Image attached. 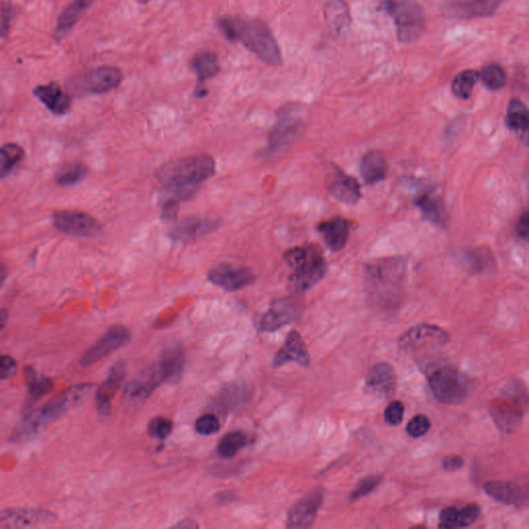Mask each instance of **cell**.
<instances>
[{"instance_id": "cell-1", "label": "cell", "mask_w": 529, "mask_h": 529, "mask_svg": "<svg viewBox=\"0 0 529 529\" xmlns=\"http://www.w3.org/2000/svg\"><path fill=\"white\" fill-rule=\"evenodd\" d=\"M215 173V161L211 155H192L163 165L157 171L159 183L170 194L169 198L188 200L197 192L200 184Z\"/></svg>"}, {"instance_id": "cell-2", "label": "cell", "mask_w": 529, "mask_h": 529, "mask_svg": "<svg viewBox=\"0 0 529 529\" xmlns=\"http://www.w3.org/2000/svg\"><path fill=\"white\" fill-rule=\"evenodd\" d=\"M223 34L231 41H240L259 59L269 66H280L281 51L271 29L260 19L223 17L217 22Z\"/></svg>"}, {"instance_id": "cell-3", "label": "cell", "mask_w": 529, "mask_h": 529, "mask_svg": "<svg viewBox=\"0 0 529 529\" xmlns=\"http://www.w3.org/2000/svg\"><path fill=\"white\" fill-rule=\"evenodd\" d=\"M365 271L368 294L373 302L381 307L395 306L406 272L404 261L397 258L375 261Z\"/></svg>"}, {"instance_id": "cell-4", "label": "cell", "mask_w": 529, "mask_h": 529, "mask_svg": "<svg viewBox=\"0 0 529 529\" xmlns=\"http://www.w3.org/2000/svg\"><path fill=\"white\" fill-rule=\"evenodd\" d=\"M286 264L292 269L288 278V288L294 294H301L317 284L327 271V265L317 246H299L286 252Z\"/></svg>"}, {"instance_id": "cell-5", "label": "cell", "mask_w": 529, "mask_h": 529, "mask_svg": "<svg viewBox=\"0 0 529 529\" xmlns=\"http://www.w3.org/2000/svg\"><path fill=\"white\" fill-rule=\"evenodd\" d=\"M528 402V391L523 383L511 381L501 390V396L491 401L489 412L499 430L511 435L519 428Z\"/></svg>"}, {"instance_id": "cell-6", "label": "cell", "mask_w": 529, "mask_h": 529, "mask_svg": "<svg viewBox=\"0 0 529 529\" xmlns=\"http://www.w3.org/2000/svg\"><path fill=\"white\" fill-rule=\"evenodd\" d=\"M84 388L85 386H81L80 388L68 390L61 395L50 400L45 406L25 416L12 430L10 441L18 443H25L37 437L50 423L57 420L68 410L72 401L77 398L74 395Z\"/></svg>"}, {"instance_id": "cell-7", "label": "cell", "mask_w": 529, "mask_h": 529, "mask_svg": "<svg viewBox=\"0 0 529 529\" xmlns=\"http://www.w3.org/2000/svg\"><path fill=\"white\" fill-rule=\"evenodd\" d=\"M379 8L391 14L401 43H412L424 32V12L416 0H381Z\"/></svg>"}, {"instance_id": "cell-8", "label": "cell", "mask_w": 529, "mask_h": 529, "mask_svg": "<svg viewBox=\"0 0 529 529\" xmlns=\"http://www.w3.org/2000/svg\"><path fill=\"white\" fill-rule=\"evenodd\" d=\"M429 387L435 397L447 406L461 404L470 392V379L452 366H441L428 377Z\"/></svg>"}, {"instance_id": "cell-9", "label": "cell", "mask_w": 529, "mask_h": 529, "mask_svg": "<svg viewBox=\"0 0 529 529\" xmlns=\"http://www.w3.org/2000/svg\"><path fill=\"white\" fill-rule=\"evenodd\" d=\"M53 225L61 233L76 237L97 236L103 230L92 215L78 210L57 211L53 214Z\"/></svg>"}, {"instance_id": "cell-10", "label": "cell", "mask_w": 529, "mask_h": 529, "mask_svg": "<svg viewBox=\"0 0 529 529\" xmlns=\"http://www.w3.org/2000/svg\"><path fill=\"white\" fill-rule=\"evenodd\" d=\"M130 338L132 334L128 328L122 325L113 326L83 354L80 364L83 367L94 365L112 352L126 346L130 341Z\"/></svg>"}, {"instance_id": "cell-11", "label": "cell", "mask_w": 529, "mask_h": 529, "mask_svg": "<svg viewBox=\"0 0 529 529\" xmlns=\"http://www.w3.org/2000/svg\"><path fill=\"white\" fill-rule=\"evenodd\" d=\"M449 334L437 326H415L400 336L399 348L402 350H417L425 346H443L449 341Z\"/></svg>"}, {"instance_id": "cell-12", "label": "cell", "mask_w": 529, "mask_h": 529, "mask_svg": "<svg viewBox=\"0 0 529 529\" xmlns=\"http://www.w3.org/2000/svg\"><path fill=\"white\" fill-rule=\"evenodd\" d=\"M485 492L499 503L508 506H529V482L491 481L484 486Z\"/></svg>"}, {"instance_id": "cell-13", "label": "cell", "mask_w": 529, "mask_h": 529, "mask_svg": "<svg viewBox=\"0 0 529 529\" xmlns=\"http://www.w3.org/2000/svg\"><path fill=\"white\" fill-rule=\"evenodd\" d=\"M323 491L321 489L309 492L290 509L286 521L288 528H308L312 526L319 508L323 505Z\"/></svg>"}, {"instance_id": "cell-14", "label": "cell", "mask_w": 529, "mask_h": 529, "mask_svg": "<svg viewBox=\"0 0 529 529\" xmlns=\"http://www.w3.org/2000/svg\"><path fill=\"white\" fill-rule=\"evenodd\" d=\"M208 279L227 292H235L252 284L254 275L248 268L221 264L209 271Z\"/></svg>"}, {"instance_id": "cell-15", "label": "cell", "mask_w": 529, "mask_h": 529, "mask_svg": "<svg viewBox=\"0 0 529 529\" xmlns=\"http://www.w3.org/2000/svg\"><path fill=\"white\" fill-rule=\"evenodd\" d=\"M503 0H452L443 6L446 16L456 19L488 17L497 12Z\"/></svg>"}, {"instance_id": "cell-16", "label": "cell", "mask_w": 529, "mask_h": 529, "mask_svg": "<svg viewBox=\"0 0 529 529\" xmlns=\"http://www.w3.org/2000/svg\"><path fill=\"white\" fill-rule=\"evenodd\" d=\"M126 365L122 362L116 363L103 383L95 393V406L101 416L108 417L112 412L111 402L114 396L123 385L126 377Z\"/></svg>"}, {"instance_id": "cell-17", "label": "cell", "mask_w": 529, "mask_h": 529, "mask_svg": "<svg viewBox=\"0 0 529 529\" xmlns=\"http://www.w3.org/2000/svg\"><path fill=\"white\" fill-rule=\"evenodd\" d=\"M163 383H179L186 366V354L183 348L178 342H171L163 348L157 364Z\"/></svg>"}, {"instance_id": "cell-18", "label": "cell", "mask_w": 529, "mask_h": 529, "mask_svg": "<svg viewBox=\"0 0 529 529\" xmlns=\"http://www.w3.org/2000/svg\"><path fill=\"white\" fill-rule=\"evenodd\" d=\"M300 126V116H298L296 109H284V111L280 113L273 132L270 134V152H278L284 149L286 145L294 140Z\"/></svg>"}, {"instance_id": "cell-19", "label": "cell", "mask_w": 529, "mask_h": 529, "mask_svg": "<svg viewBox=\"0 0 529 529\" xmlns=\"http://www.w3.org/2000/svg\"><path fill=\"white\" fill-rule=\"evenodd\" d=\"M163 383V379L157 364L153 365L128 383L124 397L132 403H144L152 392Z\"/></svg>"}, {"instance_id": "cell-20", "label": "cell", "mask_w": 529, "mask_h": 529, "mask_svg": "<svg viewBox=\"0 0 529 529\" xmlns=\"http://www.w3.org/2000/svg\"><path fill=\"white\" fill-rule=\"evenodd\" d=\"M123 79L121 70L115 66H101L91 70L83 79V89L87 92L101 94L116 88Z\"/></svg>"}, {"instance_id": "cell-21", "label": "cell", "mask_w": 529, "mask_h": 529, "mask_svg": "<svg viewBox=\"0 0 529 529\" xmlns=\"http://www.w3.org/2000/svg\"><path fill=\"white\" fill-rule=\"evenodd\" d=\"M55 516L48 511L37 509L4 510L0 517V528H29L50 522Z\"/></svg>"}, {"instance_id": "cell-22", "label": "cell", "mask_w": 529, "mask_h": 529, "mask_svg": "<svg viewBox=\"0 0 529 529\" xmlns=\"http://www.w3.org/2000/svg\"><path fill=\"white\" fill-rule=\"evenodd\" d=\"M328 192L336 200L344 204L355 205L361 198L360 184L354 177L346 175L341 170H333L328 182Z\"/></svg>"}, {"instance_id": "cell-23", "label": "cell", "mask_w": 529, "mask_h": 529, "mask_svg": "<svg viewBox=\"0 0 529 529\" xmlns=\"http://www.w3.org/2000/svg\"><path fill=\"white\" fill-rule=\"evenodd\" d=\"M292 361L298 363L302 367H308L310 364V357H309L306 344L302 336L297 331L288 333L283 346L280 348L274 358L273 365L274 367H280Z\"/></svg>"}, {"instance_id": "cell-24", "label": "cell", "mask_w": 529, "mask_h": 529, "mask_svg": "<svg viewBox=\"0 0 529 529\" xmlns=\"http://www.w3.org/2000/svg\"><path fill=\"white\" fill-rule=\"evenodd\" d=\"M33 94L48 108L54 115L61 116L68 113L72 106V97L62 90L58 83L51 82L39 85L33 90Z\"/></svg>"}, {"instance_id": "cell-25", "label": "cell", "mask_w": 529, "mask_h": 529, "mask_svg": "<svg viewBox=\"0 0 529 529\" xmlns=\"http://www.w3.org/2000/svg\"><path fill=\"white\" fill-rule=\"evenodd\" d=\"M217 228V221L207 219H184L170 231L172 239L180 242H192L207 235Z\"/></svg>"}, {"instance_id": "cell-26", "label": "cell", "mask_w": 529, "mask_h": 529, "mask_svg": "<svg viewBox=\"0 0 529 529\" xmlns=\"http://www.w3.org/2000/svg\"><path fill=\"white\" fill-rule=\"evenodd\" d=\"M366 387L377 395H392L396 388V373L389 363L375 365L366 377Z\"/></svg>"}, {"instance_id": "cell-27", "label": "cell", "mask_w": 529, "mask_h": 529, "mask_svg": "<svg viewBox=\"0 0 529 529\" xmlns=\"http://www.w3.org/2000/svg\"><path fill=\"white\" fill-rule=\"evenodd\" d=\"M352 223L342 217H335L323 221L319 226V231L323 235L326 244L332 252H339L346 246L350 237Z\"/></svg>"}, {"instance_id": "cell-28", "label": "cell", "mask_w": 529, "mask_h": 529, "mask_svg": "<svg viewBox=\"0 0 529 529\" xmlns=\"http://www.w3.org/2000/svg\"><path fill=\"white\" fill-rule=\"evenodd\" d=\"M296 311L294 306L286 301H277L266 311L258 321V327L263 332H273L294 321Z\"/></svg>"}, {"instance_id": "cell-29", "label": "cell", "mask_w": 529, "mask_h": 529, "mask_svg": "<svg viewBox=\"0 0 529 529\" xmlns=\"http://www.w3.org/2000/svg\"><path fill=\"white\" fill-rule=\"evenodd\" d=\"M481 509L476 503H470L461 509L456 507L445 508L439 514V528H468L476 522L480 516Z\"/></svg>"}, {"instance_id": "cell-30", "label": "cell", "mask_w": 529, "mask_h": 529, "mask_svg": "<svg viewBox=\"0 0 529 529\" xmlns=\"http://www.w3.org/2000/svg\"><path fill=\"white\" fill-rule=\"evenodd\" d=\"M326 23L332 32L343 35L350 30L352 14L350 8L343 0H329L323 8Z\"/></svg>"}, {"instance_id": "cell-31", "label": "cell", "mask_w": 529, "mask_h": 529, "mask_svg": "<svg viewBox=\"0 0 529 529\" xmlns=\"http://www.w3.org/2000/svg\"><path fill=\"white\" fill-rule=\"evenodd\" d=\"M92 2L93 0H74L72 3L66 6V10L58 18L55 31L56 41H61L63 37H66L70 29L86 12Z\"/></svg>"}, {"instance_id": "cell-32", "label": "cell", "mask_w": 529, "mask_h": 529, "mask_svg": "<svg viewBox=\"0 0 529 529\" xmlns=\"http://www.w3.org/2000/svg\"><path fill=\"white\" fill-rule=\"evenodd\" d=\"M361 175L366 183L375 184L383 180L387 174V161L381 151L367 152L361 161Z\"/></svg>"}, {"instance_id": "cell-33", "label": "cell", "mask_w": 529, "mask_h": 529, "mask_svg": "<svg viewBox=\"0 0 529 529\" xmlns=\"http://www.w3.org/2000/svg\"><path fill=\"white\" fill-rule=\"evenodd\" d=\"M506 121L508 126L521 132L522 142L529 146V110L522 101L513 99L508 107Z\"/></svg>"}, {"instance_id": "cell-34", "label": "cell", "mask_w": 529, "mask_h": 529, "mask_svg": "<svg viewBox=\"0 0 529 529\" xmlns=\"http://www.w3.org/2000/svg\"><path fill=\"white\" fill-rule=\"evenodd\" d=\"M190 66L198 77V85H203L205 81L217 76L219 72V58L217 54L210 51L197 54L190 61Z\"/></svg>"}, {"instance_id": "cell-35", "label": "cell", "mask_w": 529, "mask_h": 529, "mask_svg": "<svg viewBox=\"0 0 529 529\" xmlns=\"http://www.w3.org/2000/svg\"><path fill=\"white\" fill-rule=\"evenodd\" d=\"M25 381L28 387V398L27 404L31 406L39 401L43 396L47 395L53 389V383L51 379L46 377H39L35 375V371L31 367H27L24 371Z\"/></svg>"}, {"instance_id": "cell-36", "label": "cell", "mask_w": 529, "mask_h": 529, "mask_svg": "<svg viewBox=\"0 0 529 529\" xmlns=\"http://www.w3.org/2000/svg\"><path fill=\"white\" fill-rule=\"evenodd\" d=\"M248 443V437L242 431L228 433L219 441L217 453L225 459H230L237 455Z\"/></svg>"}, {"instance_id": "cell-37", "label": "cell", "mask_w": 529, "mask_h": 529, "mask_svg": "<svg viewBox=\"0 0 529 529\" xmlns=\"http://www.w3.org/2000/svg\"><path fill=\"white\" fill-rule=\"evenodd\" d=\"M25 151L20 145L14 143H6L1 147L0 152V174L1 178L6 177L12 170L24 159Z\"/></svg>"}, {"instance_id": "cell-38", "label": "cell", "mask_w": 529, "mask_h": 529, "mask_svg": "<svg viewBox=\"0 0 529 529\" xmlns=\"http://www.w3.org/2000/svg\"><path fill=\"white\" fill-rule=\"evenodd\" d=\"M479 78H480V74L477 70H464V72L458 74L454 79L453 83H452V91L459 99H470Z\"/></svg>"}, {"instance_id": "cell-39", "label": "cell", "mask_w": 529, "mask_h": 529, "mask_svg": "<svg viewBox=\"0 0 529 529\" xmlns=\"http://www.w3.org/2000/svg\"><path fill=\"white\" fill-rule=\"evenodd\" d=\"M87 169L82 163H72L66 165L56 173V183L60 186H70L84 179Z\"/></svg>"}, {"instance_id": "cell-40", "label": "cell", "mask_w": 529, "mask_h": 529, "mask_svg": "<svg viewBox=\"0 0 529 529\" xmlns=\"http://www.w3.org/2000/svg\"><path fill=\"white\" fill-rule=\"evenodd\" d=\"M417 206L421 209L424 217L435 223H441L443 221V207L439 199L431 194H425L417 201Z\"/></svg>"}, {"instance_id": "cell-41", "label": "cell", "mask_w": 529, "mask_h": 529, "mask_svg": "<svg viewBox=\"0 0 529 529\" xmlns=\"http://www.w3.org/2000/svg\"><path fill=\"white\" fill-rule=\"evenodd\" d=\"M484 84L491 90H499L505 86L507 76L505 70L499 64H489L481 74Z\"/></svg>"}, {"instance_id": "cell-42", "label": "cell", "mask_w": 529, "mask_h": 529, "mask_svg": "<svg viewBox=\"0 0 529 529\" xmlns=\"http://www.w3.org/2000/svg\"><path fill=\"white\" fill-rule=\"evenodd\" d=\"M148 435L151 437L159 439H166L173 431V423L165 417H155L148 423Z\"/></svg>"}, {"instance_id": "cell-43", "label": "cell", "mask_w": 529, "mask_h": 529, "mask_svg": "<svg viewBox=\"0 0 529 529\" xmlns=\"http://www.w3.org/2000/svg\"><path fill=\"white\" fill-rule=\"evenodd\" d=\"M383 481V476H379V475H375V476H368L366 478L362 479L359 481L357 486L355 487L354 490L350 492V499L352 501L364 497L365 495H369Z\"/></svg>"}, {"instance_id": "cell-44", "label": "cell", "mask_w": 529, "mask_h": 529, "mask_svg": "<svg viewBox=\"0 0 529 529\" xmlns=\"http://www.w3.org/2000/svg\"><path fill=\"white\" fill-rule=\"evenodd\" d=\"M194 429L199 435L209 437L219 432L221 429V423L215 415L205 414L197 420Z\"/></svg>"}, {"instance_id": "cell-45", "label": "cell", "mask_w": 529, "mask_h": 529, "mask_svg": "<svg viewBox=\"0 0 529 529\" xmlns=\"http://www.w3.org/2000/svg\"><path fill=\"white\" fill-rule=\"evenodd\" d=\"M242 389L237 387V386H230L229 388H226L221 392L217 398V404L221 406V408H231L238 404V402L241 400Z\"/></svg>"}, {"instance_id": "cell-46", "label": "cell", "mask_w": 529, "mask_h": 529, "mask_svg": "<svg viewBox=\"0 0 529 529\" xmlns=\"http://www.w3.org/2000/svg\"><path fill=\"white\" fill-rule=\"evenodd\" d=\"M430 427L431 423L428 417L425 416V415H417L408 422L406 431L410 437L418 439V437L426 435Z\"/></svg>"}, {"instance_id": "cell-47", "label": "cell", "mask_w": 529, "mask_h": 529, "mask_svg": "<svg viewBox=\"0 0 529 529\" xmlns=\"http://www.w3.org/2000/svg\"><path fill=\"white\" fill-rule=\"evenodd\" d=\"M403 403H402L401 401H398V400L391 402V403L388 406V408H386L385 415H383L386 422H387L388 424L393 425V426L399 425L400 423L402 422V420H403Z\"/></svg>"}, {"instance_id": "cell-48", "label": "cell", "mask_w": 529, "mask_h": 529, "mask_svg": "<svg viewBox=\"0 0 529 529\" xmlns=\"http://www.w3.org/2000/svg\"><path fill=\"white\" fill-rule=\"evenodd\" d=\"M180 201L177 199L168 198L163 204L161 210V219L165 221H176L179 213Z\"/></svg>"}, {"instance_id": "cell-49", "label": "cell", "mask_w": 529, "mask_h": 529, "mask_svg": "<svg viewBox=\"0 0 529 529\" xmlns=\"http://www.w3.org/2000/svg\"><path fill=\"white\" fill-rule=\"evenodd\" d=\"M14 10H12V3L8 0H2L1 4V37L2 39L6 37L10 31V22H12Z\"/></svg>"}, {"instance_id": "cell-50", "label": "cell", "mask_w": 529, "mask_h": 529, "mask_svg": "<svg viewBox=\"0 0 529 529\" xmlns=\"http://www.w3.org/2000/svg\"><path fill=\"white\" fill-rule=\"evenodd\" d=\"M17 370V362L14 358L8 356V355H2L1 356V368H0V373H1V379H10V377L14 375Z\"/></svg>"}, {"instance_id": "cell-51", "label": "cell", "mask_w": 529, "mask_h": 529, "mask_svg": "<svg viewBox=\"0 0 529 529\" xmlns=\"http://www.w3.org/2000/svg\"><path fill=\"white\" fill-rule=\"evenodd\" d=\"M464 466V460L461 456L453 455L443 458V468L446 472H456Z\"/></svg>"}, {"instance_id": "cell-52", "label": "cell", "mask_w": 529, "mask_h": 529, "mask_svg": "<svg viewBox=\"0 0 529 529\" xmlns=\"http://www.w3.org/2000/svg\"><path fill=\"white\" fill-rule=\"evenodd\" d=\"M517 231L520 237L529 242V211L524 213L518 221Z\"/></svg>"}, {"instance_id": "cell-53", "label": "cell", "mask_w": 529, "mask_h": 529, "mask_svg": "<svg viewBox=\"0 0 529 529\" xmlns=\"http://www.w3.org/2000/svg\"><path fill=\"white\" fill-rule=\"evenodd\" d=\"M8 313H6V311L4 310V309H2L1 311V328L3 329L4 325H6V317H8Z\"/></svg>"}, {"instance_id": "cell-54", "label": "cell", "mask_w": 529, "mask_h": 529, "mask_svg": "<svg viewBox=\"0 0 529 529\" xmlns=\"http://www.w3.org/2000/svg\"><path fill=\"white\" fill-rule=\"evenodd\" d=\"M140 3H146V2H148L149 0H138Z\"/></svg>"}]
</instances>
